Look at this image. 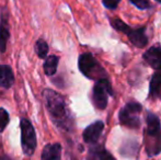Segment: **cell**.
Masks as SVG:
<instances>
[{
  "mask_svg": "<svg viewBox=\"0 0 161 160\" xmlns=\"http://www.w3.org/2000/svg\"><path fill=\"white\" fill-rule=\"evenodd\" d=\"M44 99L54 123L63 130H69L72 125V119L70 118L64 98L57 92L47 89L44 91Z\"/></svg>",
  "mask_w": 161,
  "mask_h": 160,
  "instance_id": "6da1fadb",
  "label": "cell"
},
{
  "mask_svg": "<svg viewBox=\"0 0 161 160\" xmlns=\"http://www.w3.org/2000/svg\"><path fill=\"white\" fill-rule=\"evenodd\" d=\"M145 146L149 156H155L161 152V126L157 115L148 113L147 128L145 130Z\"/></svg>",
  "mask_w": 161,
  "mask_h": 160,
  "instance_id": "7a4b0ae2",
  "label": "cell"
},
{
  "mask_svg": "<svg viewBox=\"0 0 161 160\" xmlns=\"http://www.w3.org/2000/svg\"><path fill=\"white\" fill-rule=\"evenodd\" d=\"M111 24L115 30L119 31V32L124 33L126 36L128 37L130 43L134 46L138 47V48H142L147 45L148 39L146 35V28H137L133 29L129 25L122 21L121 19H112L111 20Z\"/></svg>",
  "mask_w": 161,
  "mask_h": 160,
  "instance_id": "3957f363",
  "label": "cell"
},
{
  "mask_svg": "<svg viewBox=\"0 0 161 160\" xmlns=\"http://www.w3.org/2000/svg\"><path fill=\"white\" fill-rule=\"evenodd\" d=\"M78 66L82 75L89 79L99 80L101 78H104L105 71L90 53L81 54L78 60Z\"/></svg>",
  "mask_w": 161,
  "mask_h": 160,
  "instance_id": "277c9868",
  "label": "cell"
},
{
  "mask_svg": "<svg viewBox=\"0 0 161 160\" xmlns=\"http://www.w3.org/2000/svg\"><path fill=\"white\" fill-rule=\"evenodd\" d=\"M142 105L137 102H128L119 114V123L129 128H138L140 125Z\"/></svg>",
  "mask_w": 161,
  "mask_h": 160,
  "instance_id": "5b68a950",
  "label": "cell"
},
{
  "mask_svg": "<svg viewBox=\"0 0 161 160\" xmlns=\"http://www.w3.org/2000/svg\"><path fill=\"white\" fill-rule=\"evenodd\" d=\"M21 144L22 150L26 156H32L36 149V135L32 124L26 119H22L21 123Z\"/></svg>",
  "mask_w": 161,
  "mask_h": 160,
  "instance_id": "8992f818",
  "label": "cell"
},
{
  "mask_svg": "<svg viewBox=\"0 0 161 160\" xmlns=\"http://www.w3.org/2000/svg\"><path fill=\"white\" fill-rule=\"evenodd\" d=\"M112 88L106 78H101L96 82L92 91L93 104L97 109L104 110L108 105V96H112Z\"/></svg>",
  "mask_w": 161,
  "mask_h": 160,
  "instance_id": "52a82bcc",
  "label": "cell"
},
{
  "mask_svg": "<svg viewBox=\"0 0 161 160\" xmlns=\"http://www.w3.org/2000/svg\"><path fill=\"white\" fill-rule=\"evenodd\" d=\"M104 128V123L101 121H97L90 124L85 130H83V139L88 144H94L100 138Z\"/></svg>",
  "mask_w": 161,
  "mask_h": 160,
  "instance_id": "ba28073f",
  "label": "cell"
},
{
  "mask_svg": "<svg viewBox=\"0 0 161 160\" xmlns=\"http://www.w3.org/2000/svg\"><path fill=\"white\" fill-rule=\"evenodd\" d=\"M144 59L146 63L156 70L161 69V47L159 46H153L146 51L144 54Z\"/></svg>",
  "mask_w": 161,
  "mask_h": 160,
  "instance_id": "9c48e42d",
  "label": "cell"
},
{
  "mask_svg": "<svg viewBox=\"0 0 161 160\" xmlns=\"http://www.w3.org/2000/svg\"><path fill=\"white\" fill-rule=\"evenodd\" d=\"M62 159V146L60 144H48L42 152L41 160H60Z\"/></svg>",
  "mask_w": 161,
  "mask_h": 160,
  "instance_id": "30bf717a",
  "label": "cell"
},
{
  "mask_svg": "<svg viewBox=\"0 0 161 160\" xmlns=\"http://www.w3.org/2000/svg\"><path fill=\"white\" fill-rule=\"evenodd\" d=\"M14 82L12 69L7 65H0V87L8 89Z\"/></svg>",
  "mask_w": 161,
  "mask_h": 160,
  "instance_id": "8fae6325",
  "label": "cell"
},
{
  "mask_svg": "<svg viewBox=\"0 0 161 160\" xmlns=\"http://www.w3.org/2000/svg\"><path fill=\"white\" fill-rule=\"evenodd\" d=\"M9 36H10V33H9V29H8L7 17L4 14H2L1 22H0V52L1 53H3L6 51Z\"/></svg>",
  "mask_w": 161,
  "mask_h": 160,
  "instance_id": "7c38bea8",
  "label": "cell"
},
{
  "mask_svg": "<svg viewBox=\"0 0 161 160\" xmlns=\"http://www.w3.org/2000/svg\"><path fill=\"white\" fill-rule=\"evenodd\" d=\"M58 62H59V58L56 55L48 56V57L46 58V60H45V63H44V71L47 76L55 75L56 70H57Z\"/></svg>",
  "mask_w": 161,
  "mask_h": 160,
  "instance_id": "4fadbf2b",
  "label": "cell"
},
{
  "mask_svg": "<svg viewBox=\"0 0 161 160\" xmlns=\"http://www.w3.org/2000/svg\"><path fill=\"white\" fill-rule=\"evenodd\" d=\"M161 91V73H157L151 78L150 82V96L158 97Z\"/></svg>",
  "mask_w": 161,
  "mask_h": 160,
  "instance_id": "5bb4252c",
  "label": "cell"
},
{
  "mask_svg": "<svg viewBox=\"0 0 161 160\" xmlns=\"http://www.w3.org/2000/svg\"><path fill=\"white\" fill-rule=\"evenodd\" d=\"M35 51L36 54L40 58H45L48 53V45L44 40H38L35 44Z\"/></svg>",
  "mask_w": 161,
  "mask_h": 160,
  "instance_id": "9a60e30c",
  "label": "cell"
},
{
  "mask_svg": "<svg viewBox=\"0 0 161 160\" xmlns=\"http://www.w3.org/2000/svg\"><path fill=\"white\" fill-rule=\"evenodd\" d=\"M9 123V114L8 112L4 109H1L0 108V132L6 128V126L8 125Z\"/></svg>",
  "mask_w": 161,
  "mask_h": 160,
  "instance_id": "2e32d148",
  "label": "cell"
},
{
  "mask_svg": "<svg viewBox=\"0 0 161 160\" xmlns=\"http://www.w3.org/2000/svg\"><path fill=\"white\" fill-rule=\"evenodd\" d=\"M129 1L140 10H146V9H149L151 7L149 0H129Z\"/></svg>",
  "mask_w": 161,
  "mask_h": 160,
  "instance_id": "e0dca14e",
  "label": "cell"
},
{
  "mask_svg": "<svg viewBox=\"0 0 161 160\" xmlns=\"http://www.w3.org/2000/svg\"><path fill=\"white\" fill-rule=\"evenodd\" d=\"M97 158H99V160H115L114 157L105 149H101L97 152Z\"/></svg>",
  "mask_w": 161,
  "mask_h": 160,
  "instance_id": "ac0fdd59",
  "label": "cell"
},
{
  "mask_svg": "<svg viewBox=\"0 0 161 160\" xmlns=\"http://www.w3.org/2000/svg\"><path fill=\"white\" fill-rule=\"evenodd\" d=\"M119 1H121V0H102V3H103V6L105 7V8L114 10V9L117 8Z\"/></svg>",
  "mask_w": 161,
  "mask_h": 160,
  "instance_id": "d6986e66",
  "label": "cell"
},
{
  "mask_svg": "<svg viewBox=\"0 0 161 160\" xmlns=\"http://www.w3.org/2000/svg\"><path fill=\"white\" fill-rule=\"evenodd\" d=\"M0 160H13V159L10 158L9 156H4V155H3V156L0 157Z\"/></svg>",
  "mask_w": 161,
  "mask_h": 160,
  "instance_id": "ffe728a7",
  "label": "cell"
},
{
  "mask_svg": "<svg viewBox=\"0 0 161 160\" xmlns=\"http://www.w3.org/2000/svg\"><path fill=\"white\" fill-rule=\"evenodd\" d=\"M156 1H158V2H160V3H161V0H156Z\"/></svg>",
  "mask_w": 161,
  "mask_h": 160,
  "instance_id": "44dd1931",
  "label": "cell"
}]
</instances>
